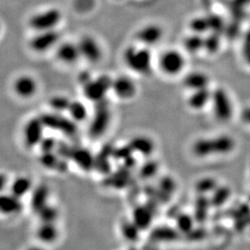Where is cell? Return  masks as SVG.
Listing matches in <instances>:
<instances>
[{
    "label": "cell",
    "instance_id": "b9f144b4",
    "mask_svg": "<svg viewBox=\"0 0 250 250\" xmlns=\"http://www.w3.org/2000/svg\"><path fill=\"white\" fill-rule=\"evenodd\" d=\"M59 142L53 137H44L39 145L42 152H54L57 150Z\"/></svg>",
    "mask_w": 250,
    "mask_h": 250
},
{
    "label": "cell",
    "instance_id": "7a4b0ae2",
    "mask_svg": "<svg viewBox=\"0 0 250 250\" xmlns=\"http://www.w3.org/2000/svg\"><path fill=\"white\" fill-rule=\"evenodd\" d=\"M125 65L132 71L140 75H147L152 71V54L146 47L128 46L124 52Z\"/></svg>",
    "mask_w": 250,
    "mask_h": 250
},
{
    "label": "cell",
    "instance_id": "5bb4252c",
    "mask_svg": "<svg viewBox=\"0 0 250 250\" xmlns=\"http://www.w3.org/2000/svg\"><path fill=\"white\" fill-rule=\"evenodd\" d=\"M15 94L21 99H31L36 94L37 82L30 75H21L14 82Z\"/></svg>",
    "mask_w": 250,
    "mask_h": 250
},
{
    "label": "cell",
    "instance_id": "7bdbcfd3",
    "mask_svg": "<svg viewBox=\"0 0 250 250\" xmlns=\"http://www.w3.org/2000/svg\"><path fill=\"white\" fill-rule=\"evenodd\" d=\"M208 19V23H209V29L217 31L222 27V21L219 17L211 16Z\"/></svg>",
    "mask_w": 250,
    "mask_h": 250
},
{
    "label": "cell",
    "instance_id": "7402d4cb",
    "mask_svg": "<svg viewBox=\"0 0 250 250\" xmlns=\"http://www.w3.org/2000/svg\"><path fill=\"white\" fill-rule=\"evenodd\" d=\"M36 238L43 244H52L59 238L60 232L56 224L41 223L37 227L36 232Z\"/></svg>",
    "mask_w": 250,
    "mask_h": 250
},
{
    "label": "cell",
    "instance_id": "ffe728a7",
    "mask_svg": "<svg viewBox=\"0 0 250 250\" xmlns=\"http://www.w3.org/2000/svg\"><path fill=\"white\" fill-rule=\"evenodd\" d=\"M49 198V188L44 184L37 186L33 189L31 194L30 205L33 212L37 214L45 206L48 204Z\"/></svg>",
    "mask_w": 250,
    "mask_h": 250
},
{
    "label": "cell",
    "instance_id": "9a60e30c",
    "mask_svg": "<svg viewBox=\"0 0 250 250\" xmlns=\"http://www.w3.org/2000/svg\"><path fill=\"white\" fill-rule=\"evenodd\" d=\"M71 160L74 161L81 170L90 171L95 169L96 157L84 147H73Z\"/></svg>",
    "mask_w": 250,
    "mask_h": 250
},
{
    "label": "cell",
    "instance_id": "e0dca14e",
    "mask_svg": "<svg viewBox=\"0 0 250 250\" xmlns=\"http://www.w3.org/2000/svg\"><path fill=\"white\" fill-rule=\"evenodd\" d=\"M56 55L61 62L67 65L74 64L81 58L78 44H73L72 42H65L59 45Z\"/></svg>",
    "mask_w": 250,
    "mask_h": 250
},
{
    "label": "cell",
    "instance_id": "8992f818",
    "mask_svg": "<svg viewBox=\"0 0 250 250\" xmlns=\"http://www.w3.org/2000/svg\"><path fill=\"white\" fill-rule=\"evenodd\" d=\"M62 14L58 9H49L42 12L36 13L29 20V25L38 32H45L55 30L56 26L61 22Z\"/></svg>",
    "mask_w": 250,
    "mask_h": 250
},
{
    "label": "cell",
    "instance_id": "6da1fadb",
    "mask_svg": "<svg viewBox=\"0 0 250 250\" xmlns=\"http://www.w3.org/2000/svg\"><path fill=\"white\" fill-rule=\"evenodd\" d=\"M236 146L234 138L228 134H220L212 137H204L196 140L193 146V154L204 159L211 156H223L232 153Z\"/></svg>",
    "mask_w": 250,
    "mask_h": 250
},
{
    "label": "cell",
    "instance_id": "9c48e42d",
    "mask_svg": "<svg viewBox=\"0 0 250 250\" xmlns=\"http://www.w3.org/2000/svg\"><path fill=\"white\" fill-rule=\"evenodd\" d=\"M45 126L41 117H34L27 122L23 127V141L28 148L39 146L43 140Z\"/></svg>",
    "mask_w": 250,
    "mask_h": 250
},
{
    "label": "cell",
    "instance_id": "44dd1931",
    "mask_svg": "<svg viewBox=\"0 0 250 250\" xmlns=\"http://www.w3.org/2000/svg\"><path fill=\"white\" fill-rule=\"evenodd\" d=\"M129 144L134 153H138L143 157H150L156 148V145L153 139L146 135L134 136Z\"/></svg>",
    "mask_w": 250,
    "mask_h": 250
},
{
    "label": "cell",
    "instance_id": "ba28073f",
    "mask_svg": "<svg viewBox=\"0 0 250 250\" xmlns=\"http://www.w3.org/2000/svg\"><path fill=\"white\" fill-rule=\"evenodd\" d=\"M159 64L162 72L169 76H175L186 67V59L178 50L170 49L162 53Z\"/></svg>",
    "mask_w": 250,
    "mask_h": 250
},
{
    "label": "cell",
    "instance_id": "836d02e7",
    "mask_svg": "<svg viewBox=\"0 0 250 250\" xmlns=\"http://www.w3.org/2000/svg\"><path fill=\"white\" fill-rule=\"evenodd\" d=\"M204 42H205V39H203L200 35L193 34L192 36H188L186 38L184 45L188 52L197 53L200 49L204 48Z\"/></svg>",
    "mask_w": 250,
    "mask_h": 250
},
{
    "label": "cell",
    "instance_id": "83f0119b",
    "mask_svg": "<svg viewBox=\"0 0 250 250\" xmlns=\"http://www.w3.org/2000/svg\"><path fill=\"white\" fill-rule=\"evenodd\" d=\"M196 222L197 221L194 215L189 214L187 212H181L176 216L175 228L181 234H189L194 230Z\"/></svg>",
    "mask_w": 250,
    "mask_h": 250
},
{
    "label": "cell",
    "instance_id": "cb8c5ba5",
    "mask_svg": "<svg viewBox=\"0 0 250 250\" xmlns=\"http://www.w3.org/2000/svg\"><path fill=\"white\" fill-rule=\"evenodd\" d=\"M181 233L176 228L169 226H160L155 228L150 233V240L154 243H170L178 239Z\"/></svg>",
    "mask_w": 250,
    "mask_h": 250
},
{
    "label": "cell",
    "instance_id": "60d3db41",
    "mask_svg": "<svg viewBox=\"0 0 250 250\" xmlns=\"http://www.w3.org/2000/svg\"><path fill=\"white\" fill-rule=\"evenodd\" d=\"M219 45H220V39L216 34L206 38L205 42H204V48L207 51H208L210 53H214L218 50Z\"/></svg>",
    "mask_w": 250,
    "mask_h": 250
},
{
    "label": "cell",
    "instance_id": "277c9868",
    "mask_svg": "<svg viewBox=\"0 0 250 250\" xmlns=\"http://www.w3.org/2000/svg\"><path fill=\"white\" fill-rule=\"evenodd\" d=\"M112 83L113 79L107 74L99 75L83 86V95L90 101L98 103L106 99L108 91L112 88Z\"/></svg>",
    "mask_w": 250,
    "mask_h": 250
},
{
    "label": "cell",
    "instance_id": "3957f363",
    "mask_svg": "<svg viewBox=\"0 0 250 250\" xmlns=\"http://www.w3.org/2000/svg\"><path fill=\"white\" fill-rule=\"evenodd\" d=\"M111 120V110L107 99L96 103L95 112L89 126V134L93 138H99L106 133Z\"/></svg>",
    "mask_w": 250,
    "mask_h": 250
},
{
    "label": "cell",
    "instance_id": "f546056e",
    "mask_svg": "<svg viewBox=\"0 0 250 250\" xmlns=\"http://www.w3.org/2000/svg\"><path fill=\"white\" fill-rule=\"evenodd\" d=\"M140 232L141 230L132 220L125 221L121 224V232L126 241L132 243L137 241L140 236Z\"/></svg>",
    "mask_w": 250,
    "mask_h": 250
},
{
    "label": "cell",
    "instance_id": "603a6c76",
    "mask_svg": "<svg viewBox=\"0 0 250 250\" xmlns=\"http://www.w3.org/2000/svg\"><path fill=\"white\" fill-rule=\"evenodd\" d=\"M211 95L208 88L192 91L191 95L188 98V106L194 110H200L211 101Z\"/></svg>",
    "mask_w": 250,
    "mask_h": 250
},
{
    "label": "cell",
    "instance_id": "5b68a950",
    "mask_svg": "<svg viewBox=\"0 0 250 250\" xmlns=\"http://www.w3.org/2000/svg\"><path fill=\"white\" fill-rule=\"evenodd\" d=\"M210 102L213 114L218 121L226 123L232 119L233 107L231 99L225 90L222 88L214 90L211 95Z\"/></svg>",
    "mask_w": 250,
    "mask_h": 250
},
{
    "label": "cell",
    "instance_id": "8d00e7d4",
    "mask_svg": "<svg viewBox=\"0 0 250 250\" xmlns=\"http://www.w3.org/2000/svg\"><path fill=\"white\" fill-rule=\"evenodd\" d=\"M158 189L165 195L171 197V195H173L177 189V183L173 177L166 175L161 177L158 185Z\"/></svg>",
    "mask_w": 250,
    "mask_h": 250
},
{
    "label": "cell",
    "instance_id": "30bf717a",
    "mask_svg": "<svg viewBox=\"0 0 250 250\" xmlns=\"http://www.w3.org/2000/svg\"><path fill=\"white\" fill-rule=\"evenodd\" d=\"M60 35L56 30L38 32L30 41V47L37 53H44L58 44Z\"/></svg>",
    "mask_w": 250,
    "mask_h": 250
},
{
    "label": "cell",
    "instance_id": "ac0fdd59",
    "mask_svg": "<svg viewBox=\"0 0 250 250\" xmlns=\"http://www.w3.org/2000/svg\"><path fill=\"white\" fill-rule=\"evenodd\" d=\"M66 161V159L61 157L56 152H42L39 158V162L44 168L60 172H65L68 169Z\"/></svg>",
    "mask_w": 250,
    "mask_h": 250
},
{
    "label": "cell",
    "instance_id": "f6af8a7d",
    "mask_svg": "<svg viewBox=\"0 0 250 250\" xmlns=\"http://www.w3.org/2000/svg\"><path fill=\"white\" fill-rule=\"evenodd\" d=\"M241 120L244 124L250 125V107L243 108L241 111Z\"/></svg>",
    "mask_w": 250,
    "mask_h": 250
},
{
    "label": "cell",
    "instance_id": "ee69618b",
    "mask_svg": "<svg viewBox=\"0 0 250 250\" xmlns=\"http://www.w3.org/2000/svg\"><path fill=\"white\" fill-rule=\"evenodd\" d=\"M92 79L93 78H92L91 73L86 72V71H83V72H80V74L78 76V80H79V83L82 84V86H83L84 84L89 83L90 81L92 80Z\"/></svg>",
    "mask_w": 250,
    "mask_h": 250
},
{
    "label": "cell",
    "instance_id": "74e56055",
    "mask_svg": "<svg viewBox=\"0 0 250 250\" xmlns=\"http://www.w3.org/2000/svg\"><path fill=\"white\" fill-rule=\"evenodd\" d=\"M159 169H160L159 163L157 161L149 160V161L145 162L141 166L140 170H139V174L143 179H151L155 175H157Z\"/></svg>",
    "mask_w": 250,
    "mask_h": 250
},
{
    "label": "cell",
    "instance_id": "484cf974",
    "mask_svg": "<svg viewBox=\"0 0 250 250\" xmlns=\"http://www.w3.org/2000/svg\"><path fill=\"white\" fill-rule=\"evenodd\" d=\"M33 190L32 180L27 176H18L10 185V193L14 196L22 198Z\"/></svg>",
    "mask_w": 250,
    "mask_h": 250
},
{
    "label": "cell",
    "instance_id": "8fae6325",
    "mask_svg": "<svg viewBox=\"0 0 250 250\" xmlns=\"http://www.w3.org/2000/svg\"><path fill=\"white\" fill-rule=\"evenodd\" d=\"M78 46L81 57L88 62L97 63L102 58V49L99 42L92 36H85L81 38Z\"/></svg>",
    "mask_w": 250,
    "mask_h": 250
},
{
    "label": "cell",
    "instance_id": "7c38bea8",
    "mask_svg": "<svg viewBox=\"0 0 250 250\" xmlns=\"http://www.w3.org/2000/svg\"><path fill=\"white\" fill-rule=\"evenodd\" d=\"M111 91L118 99L128 100L136 94V84L134 80L127 76H119L113 79Z\"/></svg>",
    "mask_w": 250,
    "mask_h": 250
},
{
    "label": "cell",
    "instance_id": "ab89813d",
    "mask_svg": "<svg viewBox=\"0 0 250 250\" xmlns=\"http://www.w3.org/2000/svg\"><path fill=\"white\" fill-rule=\"evenodd\" d=\"M134 152L132 148V146H130V144L128 143L125 146H122L120 147H117L113 149L112 153V158L115 159L117 161H127L128 159H130L131 157H133V154Z\"/></svg>",
    "mask_w": 250,
    "mask_h": 250
},
{
    "label": "cell",
    "instance_id": "4fadbf2b",
    "mask_svg": "<svg viewBox=\"0 0 250 250\" xmlns=\"http://www.w3.org/2000/svg\"><path fill=\"white\" fill-rule=\"evenodd\" d=\"M163 29L157 24H147L139 29L136 33V39L144 45L151 46L161 42L163 37Z\"/></svg>",
    "mask_w": 250,
    "mask_h": 250
},
{
    "label": "cell",
    "instance_id": "e575fe53",
    "mask_svg": "<svg viewBox=\"0 0 250 250\" xmlns=\"http://www.w3.org/2000/svg\"><path fill=\"white\" fill-rule=\"evenodd\" d=\"M212 196L209 198L210 204L213 207L224 205L230 197V189L226 187H219L211 193Z\"/></svg>",
    "mask_w": 250,
    "mask_h": 250
},
{
    "label": "cell",
    "instance_id": "2e32d148",
    "mask_svg": "<svg viewBox=\"0 0 250 250\" xmlns=\"http://www.w3.org/2000/svg\"><path fill=\"white\" fill-rule=\"evenodd\" d=\"M153 218L154 211L148 205L136 206L132 213V221L141 231L147 230L151 226Z\"/></svg>",
    "mask_w": 250,
    "mask_h": 250
},
{
    "label": "cell",
    "instance_id": "52a82bcc",
    "mask_svg": "<svg viewBox=\"0 0 250 250\" xmlns=\"http://www.w3.org/2000/svg\"><path fill=\"white\" fill-rule=\"evenodd\" d=\"M41 119L45 125V128L52 129L54 131L61 132L65 135L73 136L77 134V125L72 119L64 117L62 113L52 112L44 113L41 115Z\"/></svg>",
    "mask_w": 250,
    "mask_h": 250
},
{
    "label": "cell",
    "instance_id": "1f68e13d",
    "mask_svg": "<svg viewBox=\"0 0 250 250\" xmlns=\"http://www.w3.org/2000/svg\"><path fill=\"white\" fill-rule=\"evenodd\" d=\"M36 215L38 216L41 223L56 224L60 216V211L55 206L47 204Z\"/></svg>",
    "mask_w": 250,
    "mask_h": 250
},
{
    "label": "cell",
    "instance_id": "d590c367",
    "mask_svg": "<svg viewBox=\"0 0 250 250\" xmlns=\"http://www.w3.org/2000/svg\"><path fill=\"white\" fill-rule=\"evenodd\" d=\"M71 102L72 100L64 96H54L49 99V106L54 112L62 113L64 111H68Z\"/></svg>",
    "mask_w": 250,
    "mask_h": 250
},
{
    "label": "cell",
    "instance_id": "4dcf8cb0",
    "mask_svg": "<svg viewBox=\"0 0 250 250\" xmlns=\"http://www.w3.org/2000/svg\"><path fill=\"white\" fill-rule=\"evenodd\" d=\"M208 206H211L210 200L204 195H198L196 202H195V211L194 217L198 223H203L206 220L208 214Z\"/></svg>",
    "mask_w": 250,
    "mask_h": 250
},
{
    "label": "cell",
    "instance_id": "d6a6232c",
    "mask_svg": "<svg viewBox=\"0 0 250 250\" xmlns=\"http://www.w3.org/2000/svg\"><path fill=\"white\" fill-rule=\"evenodd\" d=\"M218 188L217 181L212 177H203L199 179L195 185L196 191L198 195H204L212 193Z\"/></svg>",
    "mask_w": 250,
    "mask_h": 250
},
{
    "label": "cell",
    "instance_id": "bcb514c9",
    "mask_svg": "<svg viewBox=\"0 0 250 250\" xmlns=\"http://www.w3.org/2000/svg\"><path fill=\"white\" fill-rule=\"evenodd\" d=\"M27 250H45L43 249V248H41V247H31V248H29Z\"/></svg>",
    "mask_w": 250,
    "mask_h": 250
},
{
    "label": "cell",
    "instance_id": "d4e9b609",
    "mask_svg": "<svg viewBox=\"0 0 250 250\" xmlns=\"http://www.w3.org/2000/svg\"><path fill=\"white\" fill-rule=\"evenodd\" d=\"M208 75L202 72H190L184 79V85L191 91L208 88Z\"/></svg>",
    "mask_w": 250,
    "mask_h": 250
},
{
    "label": "cell",
    "instance_id": "d6986e66",
    "mask_svg": "<svg viewBox=\"0 0 250 250\" xmlns=\"http://www.w3.org/2000/svg\"><path fill=\"white\" fill-rule=\"evenodd\" d=\"M23 208L21 198L14 196L13 194H2L0 197V211L8 216L19 214Z\"/></svg>",
    "mask_w": 250,
    "mask_h": 250
},
{
    "label": "cell",
    "instance_id": "f1b7e54d",
    "mask_svg": "<svg viewBox=\"0 0 250 250\" xmlns=\"http://www.w3.org/2000/svg\"><path fill=\"white\" fill-rule=\"evenodd\" d=\"M68 113L70 118L76 124L84 122L88 117V110L86 106L78 100H74L71 102V105L68 109Z\"/></svg>",
    "mask_w": 250,
    "mask_h": 250
},
{
    "label": "cell",
    "instance_id": "f35d334b",
    "mask_svg": "<svg viewBox=\"0 0 250 250\" xmlns=\"http://www.w3.org/2000/svg\"><path fill=\"white\" fill-rule=\"evenodd\" d=\"M190 29L194 34H202L205 33L209 29V23H208V19L205 17H197V18L192 19L189 24Z\"/></svg>",
    "mask_w": 250,
    "mask_h": 250
},
{
    "label": "cell",
    "instance_id": "4316f807",
    "mask_svg": "<svg viewBox=\"0 0 250 250\" xmlns=\"http://www.w3.org/2000/svg\"><path fill=\"white\" fill-rule=\"evenodd\" d=\"M113 149L110 146H105L103 149L100 151L99 156L96 157V165L95 170H99L100 173L107 174L110 171V162L108 158H112Z\"/></svg>",
    "mask_w": 250,
    "mask_h": 250
}]
</instances>
